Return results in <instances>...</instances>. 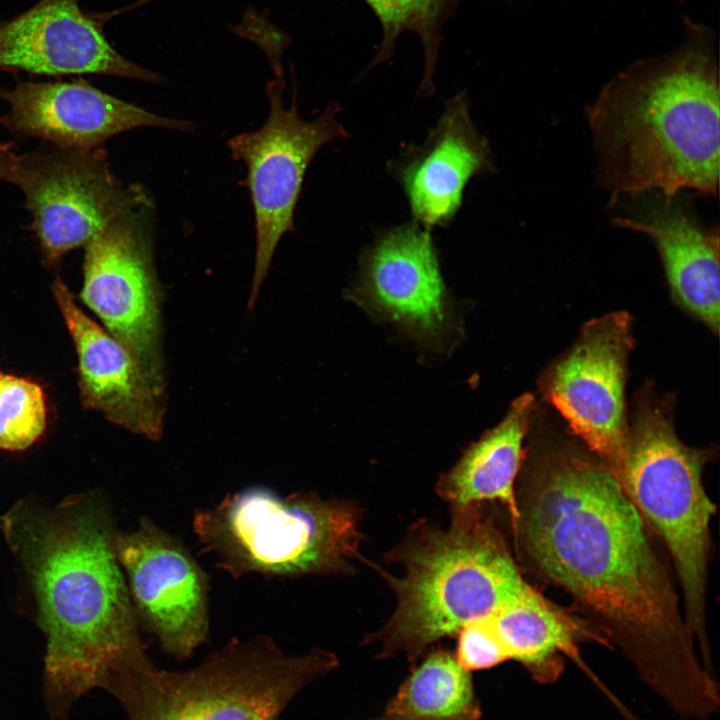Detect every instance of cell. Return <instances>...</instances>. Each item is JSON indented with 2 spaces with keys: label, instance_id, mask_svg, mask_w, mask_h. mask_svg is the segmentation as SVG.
<instances>
[{
  "label": "cell",
  "instance_id": "cell-1",
  "mask_svg": "<svg viewBox=\"0 0 720 720\" xmlns=\"http://www.w3.org/2000/svg\"><path fill=\"white\" fill-rule=\"evenodd\" d=\"M516 499L513 531L535 570L592 613L679 716L716 713L718 684L695 652L644 518L610 469L570 447L549 448Z\"/></svg>",
  "mask_w": 720,
  "mask_h": 720
},
{
  "label": "cell",
  "instance_id": "cell-2",
  "mask_svg": "<svg viewBox=\"0 0 720 720\" xmlns=\"http://www.w3.org/2000/svg\"><path fill=\"white\" fill-rule=\"evenodd\" d=\"M684 27L675 49L630 64L587 108L596 177L612 204L648 194L718 195L715 33L688 17Z\"/></svg>",
  "mask_w": 720,
  "mask_h": 720
},
{
  "label": "cell",
  "instance_id": "cell-3",
  "mask_svg": "<svg viewBox=\"0 0 720 720\" xmlns=\"http://www.w3.org/2000/svg\"><path fill=\"white\" fill-rule=\"evenodd\" d=\"M47 636L45 681L71 701L148 658L116 553L117 534L96 505L17 524Z\"/></svg>",
  "mask_w": 720,
  "mask_h": 720
},
{
  "label": "cell",
  "instance_id": "cell-4",
  "mask_svg": "<svg viewBox=\"0 0 720 720\" xmlns=\"http://www.w3.org/2000/svg\"><path fill=\"white\" fill-rule=\"evenodd\" d=\"M447 525L419 520L383 557L400 577L366 559L396 597L386 623L364 639L380 656L415 659L435 641L491 618L530 588L492 517L480 505L450 506Z\"/></svg>",
  "mask_w": 720,
  "mask_h": 720
},
{
  "label": "cell",
  "instance_id": "cell-5",
  "mask_svg": "<svg viewBox=\"0 0 720 720\" xmlns=\"http://www.w3.org/2000/svg\"><path fill=\"white\" fill-rule=\"evenodd\" d=\"M315 648L286 654L267 635L232 638L200 664L158 668L150 658L112 673L104 688L129 720H278L308 684L337 665Z\"/></svg>",
  "mask_w": 720,
  "mask_h": 720
},
{
  "label": "cell",
  "instance_id": "cell-6",
  "mask_svg": "<svg viewBox=\"0 0 720 720\" xmlns=\"http://www.w3.org/2000/svg\"><path fill=\"white\" fill-rule=\"evenodd\" d=\"M357 504L260 486L226 494L193 514L202 550L234 579L351 575L363 534Z\"/></svg>",
  "mask_w": 720,
  "mask_h": 720
},
{
  "label": "cell",
  "instance_id": "cell-7",
  "mask_svg": "<svg viewBox=\"0 0 720 720\" xmlns=\"http://www.w3.org/2000/svg\"><path fill=\"white\" fill-rule=\"evenodd\" d=\"M710 453L687 446L673 422L672 400L642 392L628 421L620 484L665 542L681 584L685 622L710 667L706 633L710 520L703 469Z\"/></svg>",
  "mask_w": 720,
  "mask_h": 720
},
{
  "label": "cell",
  "instance_id": "cell-8",
  "mask_svg": "<svg viewBox=\"0 0 720 720\" xmlns=\"http://www.w3.org/2000/svg\"><path fill=\"white\" fill-rule=\"evenodd\" d=\"M284 83H268L269 115L261 128L228 140L235 160L247 170L255 218V264L248 305L252 308L266 279L278 243L295 231L294 212L305 172L317 151L347 136L337 115L339 104L329 105L316 119L300 117L295 98L283 101Z\"/></svg>",
  "mask_w": 720,
  "mask_h": 720
},
{
  "label": "cell",
  "instance_id": "cell-9",
  "mask_svg": "<svg viewBox=\"0 0 720 720\" xmlns=\"http://www.w3.org/2000/svg\"><path fill=\"white\" fill-rule=\"evenodd\" d=\"M148 206L122 213L85 246L81 298L163 397L162 294L144 217Z\"/></svg>",
  "mask_w": 720,
  "mask_h": 720
},
{
  "label": "cell",
  "instance_id": "cell-10",
  "mask_svg": "<svg viewBox=\"0 0 720 720\" xmlns=\"http://www.w3.org/2000/svg\"><path fill=\"white\" fill-rule=\"evenodd\" d=\"M632 321L615 311L588 321L543 373L542 394L620 483L628 419L625 387Z\"/></svg>",
  "mask_w": 720,
  "mask_h": 720
},
{
  "label": "cell",
  "instance_id": "cell-11",
  "mask_svg": "<svg viewBox=\"0 0 720 720\" xmlns=\"http://www.w3.org/2000/svg\"><path fill=\"white\" fill-rule=\"evenodd\" d=\"M10 182L25 196L49 264L86 246L122 213L149 202L143 192L124 187L113 176L98 149L58 148L19 156Z\"/></svg>",
  "mask_w": 720,
  "mask_h": 720
},
{
  "label": "cell",
  "instance_id": "cell-12",
  "mask_svg": "<svg viewBox=\"0 0 720 720\" xmlns=\"http://www.w3.org/2000/svg\"><path fill=\"white\" fill-rule=\"evenodd\" d=\"M116 553L124 569L138 620L167 654L186 660L209 634L208 577L183 542L150 518L117 534Z\"/></svg>",
  "mask_w": 720,
  "mask_h": 720
},
{
  "label": "cell",
  "instance_id": "cell-13",
  "mask_svg": "<svg viewBox=\"0 0 720 720\" xmlns=\"http://www.w3.org/2000/svg\"><path fill=\"white\" fill-rule=\"evenodd\" d=\"M0 98L9 105L2 122L59 149H97L107 139L140 127L193 129L190 121L151 113L84 81H20L11 89L0 88Z\"/></svg>",
  "mask_w": 720,
  "mask_h": 720
},
{
  "label": "cell",
  "instance_id": "cell-14",
  "mask_svg": "<svg viewBox=\"0 0 720 720\" xmlns=\"http://www.w3.org/2000/svg\"><path fill=\"white\" fill-rule=\"evenodd\" d=\"M0 68L34 74H102L160 84L163 78L123 57L79 0H41L5 23Z\"/></svg>",
  "mask_w": 720,
  "mask_h": 720
},
{
  "label": "cell",
  "instance_id": "cell-15",
  "mask_svg": "<svg viewBox=\"0 0 720 720\" xmlns=\"http://www.w3.org/2000/svg\"><path fill=\"white\" fill-rule=\"evenodd\" d=\"M52 290L77 351L83 404L132 433L158 441L163 397L130 352L79 308L62 281H54Z\"/></svg>",
  "mask_w": 720,
  "mask_h": 720
},
{
  "label": "cell",
  "instance_id": "cell-16",
  "mask_svg": "<svg viewBox=\"0 0 720 720\" xmlns=\"http://www.w3.org/2000/svg\"><path fill=\"white\" fill-rule=\"evenodd\" d=\"M617 227L646 235L661 259L674 300L717 333L720 320L719 230L704 224L680 199L648 194Z\"/></svg>",
  "mask_w": 720,
  "mask_h": 720
},
{
  "label": "cell",
  "instance_id": "cell-17",
  "mask_svg": "<svg viewBox=\"0 0 720 720\" xmlns=\"http://www.w3.org/2000/svg\"><path fill=\"white\" fill-rule=\"evenodd\" d=\"M359 292L376 311L416 335L438 337L446 292L430 231L417 223L383 233L363 257Z\"/></svg>",
  "mask_w": 720,
  "mask_h": 720
},
{
  "label": "cell",
  "instance_id": "cell-18",
  "mask_svg": "<svg viewBox=\"0 0 720 720\" xmlns=\"http://www.w3.org/2000/svg\"><path fill=\"white\" fill-rule=\"evenodd\" d=\"M492 168L487 141L475 129L460 94L447 103L423 145L406 153L393 170L414 222L430 231L453 219L468 181Z\"/></svg>",
  "mask_w": 720,
  "mask_h": 720
},
{
  "label": "cell",
  "instance_id": "cell-19",
  "mask_svg": "<svg viewBox=\"0 0 720 720\" xmlns=\"http://www.w3.org/2000/svg\"><path fill=\"white\" fill-rule=\"evenodd\" d=\"M535 400L526 393L515 399L505 417L476 442L457 463L440 475L435 490L450 506L497 501L518 518L515 482L524 458L523 442L529 431Z\"/></svg>",
  "mask_w": 720,
  "mask_h": 720
},
{
  "label": "cell",
  "instance_id": "cell-20",
  "mask_svg": "<svg viewBox=\"0 0 720 720\" xmlns=\"http://www.w3.org/2000/svg\"><path fill=\"white\" fill-rule=\"evenodd\" d=\"M509 659L522 664L538 683L557 681L564 657L586 668L579 643L586 639L607 645L599 631L543 597L532 586L515 603L491 617Z\"/></svg>",
  "mask_w": 720,
  "mask_h": 720
},
{
  "label": "cell",
  "instance_id": "cell-21",
  "mask_svg": "<svg viewBox=\"0 0 720 720\" xmlns=\"http://www.w3.org/2000/svg\"><path fill=\"white\" fill-rule=\"evenodd\" d=\"M393 720H478L471 675L449 652L428 655L387 707Z\"/></svg>",
  "mask_w": 720,
  "mask_h": 720
},
{
  "label": "cell",
  "instance_id": "cell-22",
  "mask_svg": "<svg viewBox=\"0 0 720 720\" xmlns=\"http://www.w3.org/2000/svg\"><path fill=\"white\" fill-rule=\"evenodd\" d=\"M377 17L383 38L369 67L386 61L403 32L416 33L423 46V95L433 92V75L442 41V27L455 12L459 0H364Z\"/></svg>",
  "mask_w": 720,
  "mask_h": 720
},
{
  "label": "cell",
  "instance_id": "cell-23",
  "mask_svg": "<svg viewBox=\"0 0 720 720\" xmlns=\"http://www.w3.org/2000/svg\"><path fill=\"white\" fill-rule=\"evenodd\" d=\"M46 403L35 382L0 372V448L23 450L46 426Z\"/></svg>",
  "mask_w": 720,
  "mask_h": 720
},
{
  "label": "cell",
  "instance_id": "cell-24",
  "mask_svg": "<svg viewBox=\"0 0 720 720\" xmlns=\"http://www.w3.org/2000/svg\"><path fill=\"white\" fill-rule=\"evenodd\" d=\"M459 636L457 662L467 671L490 668L509 659L491 618L465 625Z\"/></svg>",
  "mask_w": 720,
  "mask_h": 720
},
{
  "label": "cell",
  "instance_id": "cell-25",
  "mask_svg": "<svg viewBox=\"0 0 720 720\" xmlns=\"http://www.w3.org/2000/svg\"><path fill=\"white\" fill-rule=\"evenodd\" d=\"M19 156L11 145L0 142V180L11 181L15 172Z\"/></svg>",
  "mask_w": 720,
  "mask_h": 720
},
{
  "label": "cell",
  "instance_id": "cell-26",
  "mask_svg": "<svg viewBox=\"0 0 720 720\" xmlns=\"http://www.w3.org/2000/svg\"><path fill=\"white\" fill-rule=\"evenodd\" d=\"M4 25H5V23H0V36H1L2 30L4 28Z\"/></svg>",
  "mask_w": 720,
  "mask_h": 720
},
{
  "label": "cell",
  "instance_id": "cell-27",
  "mask_svg": "<svg viewBox=\"0 0 720 720\" xmlns=\"http://www.w3.org/2000/svg\"><path fill=\"white\" fill-rule=\"evenodd\" d=\"M681 1H684V0H681Z\"/></svg>",
  "mask_w": 720,
  "mask_h": 720
}]
</instances>
